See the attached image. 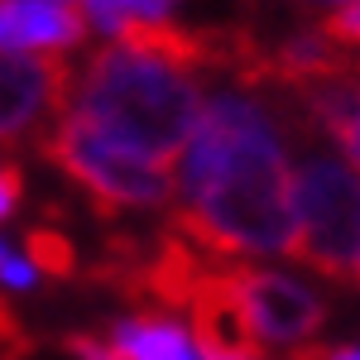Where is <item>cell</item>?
Returning <instances> with one entry per match:
<instances>
[{"label": "cell", "mask_w": 360, "mask_h": 360, "mask_svg": "<svg viewBox=\"0 0 360 360\" xmlns=\"http://www.w3.org/2000/svg\"><path fill=\"white\" fill-rule=\"evenodd\" d=\"M307 5H332V10H341V5H351V0H307Z\"/></svg>", "instance_id": "obj_17"}, {"label": "cell", "mask_w": 360, "mask_h": 360, "mask_svg": "<svg viewBox=\"0 0 360 360\" xmlns=\"http://www.w3.org/2000/svg\"><path fill=\"white\" fill-rule=\"evenodd\" d=\"M288 360H360V346H298Z\"/></svg>", "instance_id": "obj_15"}, {"label": "cell", "mask_w": 360, "mask_h": 360, "mask_svg": "<svg viewBox=\"0 0 360 360\" xmlns=\"http://www.w3.org/2000/svg\"><path fill=\"white\" fill-rule=\"evenodd\" d=\"M25 202V168L20 164H0V221H10Z\"/></svg>", "instance_id": "obj_13"}, {"label": "cell", "mask_w": 360, "mask_h": 360, "mask_svg": "<svg viewBox=\"0 0 360 360\" xmlns=\"http://www.w3.org/2000/svg\"><path fill=\"white\" fill-rule=\"evenodd\" d=\"M111 346L125 360H202L197 336L173 322L164 312H139V317H120L111 322Z\"/></svg>", "instance_id": "obj_8"}, {"label": "cell", "mask_w": 360, "mask_h": 360, "mask_svg": "<svg viewBox=\"0 0 360 360\" xmlns=\"http://www.w3.org/2000/svg\"><path fill=\"white\" fill-rule=\"evenodd\" d=\"M341 144H346V154H351V164L360 168V111H356V125H351V135L341 139Z\"/></svg>", "instance_id": "obj_16"}, {"label": "cell", "mask_w": 360, "mask_h": 360, "mask_svg": "<svg viewBox=\"0 0 360 360\" xmlns=\"http://www.w3.org/2000/svg\"><path fill=\"white\" fill-rule=\"evenodd\" d=\"M29 351H34V341H29V332L15 317V307L5 303V293H0V360H25Z\"/></svg>", "instance_id": "obj_11"}, {"label": "cell", "mask_w": 360, "mask_h": 360, "mask_svg": "<svg viewBox=\"0 0 360 360\" xmlns=\"http://www.w3.org/2000/svg\"><path fill=\"white\" fill-rule=\"evenodd\" d=\"M39 159H49L91 202V212L101 221H111L120 212H164L178 197V183L164 164H149V159L111 144L96 125H86L72 111H63L39 135Z\"/></svg>", "instance_id": "obj_3"}, {"label": "cell", "mask_w": 360, "mask_h": 360, "mask_svg": "<svg viewBox=\"0 0 360 360\" xmlns=\"http://www.w3.org/2000/svg\"><path fill=\"white\" fill-rule=\"evenodd\" d=\"M72 63L53 53L15 58L0 53V154L44 135L72 96Z\"/></svg>", "instance_id": "obj_5"}, {"label": "cell", "mask_w": 360, "mask_h": 360, "mask_svg": "<svg viewBox=\"0 0 360 360\" xmlns=\"http://www.w3.org/2000/svg\"><path fill=\"white\" fill-rule=\"evenodd\" d=\"M293 125L274 96L221 86L202 101L197 130L178 154V212L168 231L212 259L288 255L298 245L293 178H288Z\"/></svg>", "instance_id": "obj_1"}, {"label": "cell", "mask_w": 360, "mask_h": 360, "mask_svg": "<svg viewBox=\"0 0 360 360\" xmlns=\"http://www.w3.org/2000/svg\"><path fill=\"white\" fill-rule=\"evenodd\" d=\"M293 259L332 283H356L360 259V173L332 149H307L293 168Z\"/></svg>", "instance_id": "obj_4"}, {"label": "cell", "mask_w": 360, "mask_h": 360, "mask_svg": "<svg viewBox=\"0 0 360 360\" xmlns=\"http://www.w3.org/2000/svg\"><path fill=\"white\" fill-rule=\"evenodd\" d=\"M322 34H327L332 44H341V49H351V53H356V49H360V0L332 10V15L322 20Z\"/></svg>", "instance_id": "obj_10"}, {"label": "cell", "mask_w": 360, "mask_h": 360, "mask_svg": "<svg viewBox=\"0 0 360 360\" xmlns=\"http://www.w3.org/2000/svg\"><path fill=\"white\" fill-rule=\"evenodd\" d=\"M82 10H86V25L111 34V39H120V29L130 25V15H125L120 0H82Z\"/></svg>", "instance_id": "obj_12"}, {"label": "cell", "mask_w": 360, "mask_h": 360, "mask_svg": "<svg viewBox=\"0 0 360 360\" xmlns=\"http://www.w3.org/2000/svg\"><path fill=\"white\" fill-rule=\"evenodd\" d=\"M86 15L53 0H0V53H68L86 39Z\"/></svg>", "instance_id": "obj_7"}, {"label": "cell", "mask_w": 360, "mask_h": 360, "mask_svg": "<svg viewBox=\"0 0 360 360\" xmlns=\"http://www.w3.org/2000/svg\"><path fill=\"white\" fill-rule=\"evenodd\" d=\"M25 250H29V264L44 278H58V283L82 278V255H77V240L68 231H58V226H29Z\"/></svg>", "instance_id": "obj_9"}, {"label": "cell", "mask_w": 360, "mask_h": 360, "mask_svg": "<svg viewBox=\"0 0 360 360\" xmlns=\"http://www.w3.org/2000/svg\"><path fill=\"white\" fill-rule=\"evenodd\" d=\"M356 288H360V259H356Z\"/></svg>", "instance_id": "obj_20"}, {"label": "cell", "mask_w": 360, "mask_h": 360, "mask_svg": "<svg viewBox=\"0 0 360 360\" xmlns=\"http://www.w3.org/2000/svg\"><path fill=\"white\" fill-rule=\"evenodd\" d=\"M53 5H72V10H77V0H53Z\"/></svg>", "instance_id": "obj_19"}, {"label": "cell", "mask_w": 360, "mask_h": 360, "mask_svg": "<svg viewBox=\"0 0 360 360\" xmlns=\"http://www.w3.org/2000/svg\"><path fill=\"white\" fill-rule=\"evenodd\" d=\"M202 101L207 96L197 86V72L125 44H106L72 77L68 111L96 125L111 144L149 164H164L188 149Z\"/></svg>", "instance_id": "obj_2"}, {"label": "cell", "mask_w": 360, "mask_h": 360, "mask_svg": "<svg viewBox=\"0 0 360 360\" xmlns=\"http://www.w3.org/2000/svg\"><path fill=\"white\" fill-rule=\"evenodd\" d=\"M34 283H39V269H34L29 259L10 255V259L0 264V288H20V293H25V288H34Z\"/></svg>", "instance_id": "obj_14"}, {"label": "cell", "mask_w": 360, "mask_h": 360, "mask_svg": "<svg viewBox=\"0 0 360 360\" xmlns=\"http://www.w3.org/2000/svg\"><path fill=\"white\" fill-rule=\"evenodd\" d=\"M10 255H15V250H5V240H0V264H5V259H10Z\"/></svg>", "instance_id": "obj_18"}, {"label": "cell", "mask_w": 360, "mask_h": 360, "mask_svg": "<svg viewBox=\"0 0 360 360\" xmlns=\"http://www.w3.org/2000/svg\"><path fill=\"white\" fill-rule=\"evenodd\" d=\"M236 283H240L245 322L259 341V351H269V346L298 351L327 322V303L288 274H269V269H255V264L236 259Z\"/></svg>", "instance_id": "obj_6"}]
</instances>
